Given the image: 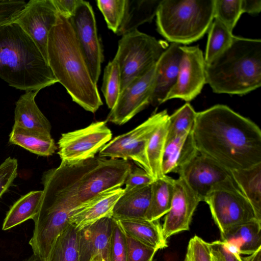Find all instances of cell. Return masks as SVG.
Segmentation results:
<instances>
[{"label":"cell","mask_w":261,"mask_h":261,"mask_svg":"<svg viewBox=\"0 0 261 261\" xmlns=\"http://www.w3.org/2000/svg\"><path fill=\"white\" fill-rule=\"evenodd\" d=\"M242 0H215L214 19L232 32L242 14Z\"/></svg>","instance_id":"cell-36"},{"label":"cell","mask_w":261,"mask_h":261,"mask_svg":"<svg viewBox=\"0 0 261 261\" xmlns=\"http://www.w3.org/2000/svg\"><path fill=\"white\" fill-rule=\"evenodd\" d=\"M230 172L234 182L253 207L257 219L261 221V163Z\"/></svg>","instance_id":"cell-24"},{"label":"cell","mask_w":261,"mask_h":261,"mask_svg":"<svg viewBox=\"0 0 261 261\" xmlns=\"http://www.w3.org/2000/svg\"><path fill=\"white\" fill-rule=\"evenodd\" d=\"M181 45L171 43L155 64L150 99V104L153 106L165 102L167 95L176 82L182 57Z\"/></svg>","instance_id":"cell-18"},{"label":"cell","mask_w":261,"mask_h":261,"mask_svg":"<svg viewBox=\"0 0 261 261\" xmlns=\"http://www.w3.org/2000/svg\"><path fill=\"white\" fill-rule=\"evenodd\" d=\"M113 223L106 217L78 231L79 261H109Z\"/></svg>","instance_id":"cell-17"},{"label":"cell","mask_w":261,"mask_h":261,"mask_svg":"<svg viewBox=\"0 0 261 261\" xmlns=\"http://www.w3.org/2000/svg\"><path fill=\"white\" fill-rule=\"evenodd\" d=\"M197 112L188 102L169 115L166 142L192 132Z\"/></svg>","instance_id":"cell-33"},{"label":"cell","mask_w":261,"mask_h":261,"mask_svg":"<svg viewBox=\"0 0 261 261\" xmlns=\"http://www.w3.org/2000/svg\"><path fill=\"white\" fill-rule=\"evenodd\" d=\"M155 179L143 169L132 167L124 181V190L151 185Z\"/></svg>","instance_id":"cell-42"},{"label":"cell","mask_w":261,"mask_h":261,"mask_svg":"<svg viewBox=\"0 0 261 261\" xmlns=\"http://www.w3.org/2000/svg\"><path fill=\"white\" fill-rule=\"evenodd\" d=\"M47 54L54 76L72 100L95 113L103 105L97 84L92 79L70 18L59 13L48 35Z\"/></svg>","instance_id":"cell-3"},{"label":"cell","mask_w":261,"mask_h":261,"mask_svg":"<svg viewBox=\"0 0 261 261\" xmlns=\"http://www.w3.org/2000/svg\"><path fill=\"white\" fill-rule=\"evenodd\" d=\"M194 193L203 201L220 183L232 178L230 171L198 153L178 174Z\"/></svg>","instance_id":"cell-15"},{"label":"cell","mask_w":261,"mask_h":261,"mask_svg":"<svg viewBox=\"0 0 261 261\" xmlns=\"http://www.w3.org/2000/svg\"><path fill=\"white\" fill-rule=\"evenodd\" d=\"M132 165L128 160L95 156L75 163L62 161L45 171L41 206L70 215L75 208L105 191L121 187Z\"/></svg>","instance_id":"cell-2"},{"label":"cell","mask_w":261,"mask_h":261,"mask_svg":"<svg viewBox=\"0 0 261 261\" xmlns=\"http://www.w3.org/2000/svg\"><path fill=\"white\" fill-rule=\"evenodd\" d=\"M70 19L92 79L97 84L103 55L97 34L95 15L90 4L85 1L79 0L75 13Z\"/></svg>","instance_id":"cell-11"},{"label":"cell","mask_w":261,"mask_h":261,"mask_svg":"<svg viewBox=\"0 0 261 261\" xmlns=\"http://www.w3.org/2000/svg\"><path fill=\"white\" fill-rule=\"evenodd\" d=\"M38 91H26L15 103L14 126L29 130L50 134L51 126L35 102Z\"/></svg>","instance_id":"cell-20"},{"label":"cell","mask_w":261,"mask_h":261,"mask_svg":"<svg viewBox=\"0 0 261 261\" xmlns=\"http://www.w3.org/2000/svg\"><path fill=\"white\" fill-rule=\"evenodd\" d=\"M93 261H98V260H93Z\"/></svg>","instance_id":"cell-49"},{"label":"cell","mask_w":261,"mask_h":261,"mask_svg":"<svg viewBox=\"0 0 261 261\" xmlns=\"http://www.w3.org/2000/svg\"><path fill=\"white\" fill-rule=\"evenodd\" d=\"M211 261H225L221 253L217 241L210 243Z\"/></svg>","instance_id":"cell-46"},{"label":"cell","mask_w":261,"mask_h":261,"mask_svg":"<svg viewBox=\"0 0 261 261\" xmlns=\"http://www.w3.org/2000/svg\"><path fill=\"white\" fill-rule=\"evenodd\" d=\"M109 261H127L125 233L113 218L109 251Z\"/></svg>","instance_id":"cell-37"},{"label":"cell","mask_w":261,"mask_h":261,"mask_svg":"<svg viewBox=\"0 0 261 261\" xmlns=\"http://www.w3.org/2000/svg\"><path fill=\"white\" fill-rule=\"evenodd\" d=\"M184 261H211L210 243L195 235L189 240Z\"/></svg>","instance_id":"cell-39"},{"label":"cell","mask_w":261,"mask_h":261,"mask_svg":"<svg viewBox=\"0 0 261 261\" xmlns=\"http://www.w3.org/2000/svg\"><path fill=\"white\" fill-rule=\"evenodd\" d=\"M155 66L143 75L130 82L121 92L106 121L123 125L150 104Z\"/></svg>","instance_id":"cell-13"},{"label":"cell","mask_w":261,"mask_h":261,"mask_svg":"<svg viewBox=\"0 0 261 261\" xmlns=\"http://www.w3.org/2000/svg\"><path fill=\"white\" fill-rule=\"evenodd\" d=\"M27 3L24 1L0 0V25L14 21Z\"/></svg>","instance_id":"cell-41"},{"label":"cell","mask_w":261,"mask_h":261,"mask_svg":"<svg viewBox=\"0 0 261 261\" xmlns=\"http://www.w3.org/2000/svg\"><path fill=\"white\" fill-rule=\"evenodd\" d=\"M215 0H161L157 30L167 41L188 44L201 38L214 19Z\"/></svg>","instance_id":"cell-6"},{"label":"cell","mask_w":261,"mask_h":261,"mask_svg":"<svg viewBox=\"0 0 261 261\" xmlns=\"http://www.w3.org/2000/svg\"><path fill=\"white\" fill-rule=\"evenodd\" d=\"M123 231L134 239L158 250L168 246L160 220L116 219Z\"/></svg>","instance_id":"cell-23"},{"label":"cell","mask_w":261,"mask_h":261,"mask_svg":"<svg viewBox=\"0 0 261 261\" xmlns=\"http://www.w3.org/2000/svg\"><path fill=\"white\" fill-rule=\"evenodd\" d=\"M58 16L52 0H31L14 21L33 40L47 62L48 35Z\"/></svg>","instance_id":"cell-14"},{"label":"cell","mask_w":261,"mask_h":261,"mask_svg":"<svg viewBox=\"0 0 261 261\" xmlns=\"http://www.w3.org/2000/svg\"><path fill=\"white\" fill-rule=\"evenodd\" d=\"M24 261H42L39 257L34 255V254L30 257L26 259Z\"/></svg>","instance_id":"cell-48"},{"label":"cell","mask_w":261,"mask_h":261,"mask_svg":"<svg viewBox=\"0 0 261 261\" xmlns=\"http://www.w3.org/2000/svg\"><path fill=\"white\" fill-rule=\"evenodd\" d=\"M217 243L225 261H243L241 255L236 256L228 251L223 246L221 241L218 240Z\"/></svg>","instance_id":"cell-45"},{"label":"cell","mask_w":261,"mask_h":261,"mask_svg":"<svg viewBox=\"0 0 261 261\" xmlns=\"http://www.w3.org/2000/svg\"><path fill=\"white\" fill-rule=\"evenodd\" d=\"M124 192L117 187L101 192L74 210L69 223L77 231L106 217H112L114 205Z\"/></svg>","instance_id":"cell-19"},{"label":"cell","mask_w":261,"mask_h":261,"mask_svg":"<svg viewBox=\"0 0 261 261\" xmlns=\"http://www.w3.org/2000/svg\"><path fill=\"white\" fill-rule=\"evenodd\" d=\"M9 142L42 156L53 155L58 148L51 135L29 130L14 125L9 135Z\"/></svg>","instance_id":"cell-25"},{"label":"cell","mask_w":261,"mask_h":261,"mask_svg":"<svg viewBox=\"0 0 261 261\" xmlns=\"http://www.w3.org/2000/svg\"><path fill=\"white\" fill-rule=\"evenodd\" d=\"M127 0L97 1V5L102 14L108 28L117 33L123 22Z\"/></svg>","instance_id":"cell-35"},{"label":"cell","mask_w":261,"mask_h":261,"mask_svg":"<svg viewBox=\"0 0 261 261\" xmlns=\"http://www.w3.org/2000/svg\"><path fill=\"white\" fill-rule=\"evenodd\" d=\"M42 192V190L32 191L18 199L7 212L3 230L10 229L29 219L33 220L38 212Z\"/></svg>","instance_id":"cell-28"},{"label":"cell","mask_w":261,"mask_h":261,"mask_svg":"<svg viewBox=\"0 0 261 261\" xmlns=\"http://www.w3.org/2000/svg\"><path fill=\"white\" fill-rule=\"evenodd\" d=\"M151 191V185L124 190L114 206L112 217L115 219H145Z\"/></svg>","instance_id":"cell-22"},{"label":"cell","mask_w":261,"mask_h":261,"mask_svg":"<svg viewBox=\"0 0 261 261\" xmlns=\"http://www.w3.org/2000/svg\"><path fill=\"white\" fill-rule=\"evenodd\" d=\"M168 117L156 127L150 136L146 147V158L151 175L155 179L164 176L162 170L163 152L166 143Z\"/></svg>","instance_id":"cell-30"},{"label":"cell","mask_w":261,"mask_h":261,"mask_svg":"<svg viewBox=\"0 0 261 261\" xmlns=\"http://www.w3.org/2000/svg\"><path fill=\"white\" fill-rule=\"evenodd\" d=\"M180 48L182 57L177 79L165 101L173 98L190 101L200 93L206 84V63L201 49L198 45H181Z\"/></svg>","instance_id":"cell-12"},{"label":"cell","mask_w":261,"mask_h":261,"mask_svg":"<svg viewBox=\"0 0 261 261\" xmlns=\"http://www.w3.org/2000/svg\"><path fill=\"white\" fill-rule=\"evenodd\" d=\"M198 153L192 132L166 142L162 162L163 174L171 172L179 174Z\"/></svg>","instance_id":"cell-21"},{"label":"cell","mask_w":261,"mask_h":261,"mask_svg":"<svg viewBox=\"0 0 261 261\" xmlns=\"http://www.w3.org/2000/svg\"><path fill=\"white\" fill-rule=\"evenodd\" d=\"M101 90L108 108L112 109L121 93L120 72L115 58L110 61L105 68Z\"/></svg>","instance_id":"cell-34"},{"label":"cell","mask_w":261,"mask_h":261,"mask_svg":"<svg viewBox=\"0 0 261 261\" xmlns=\"http://www.w3.org/2000/svg\"><path fill=\"white\" fill-rule=\"evenodd\" d=\"M203 201L209 206L221 238L238 226L257 220L253 207L233 178L215 187Z\"/></svg>","instance_id":"cell-8"},{"label":"cell","mask_w":261,"mask_h":261,"mask_svg":"<svg viewBox=\"0 0 261 261\" xmlns=\"http://www.w3.org/2000/svg\"><path fill=\"white\" fill-rule=\"evenodd\" d=\"M200 202V198L182 178L179 177L175 179L171 207L162 225L165 239L189 230L193 215Z\"/></svg>","instance_id":"cell-16"},{"label":"cell","mask_w":261,"mask_h":261,"mask_svg":"<svg viewBox=\"0 0 261 261\" xmlns=\"http://www.w3.org/2000/svg\"><path fill=\"white\" fill-rule=\"evenodd\" d=\"M168 116L166 110L153 114L133 129L111 139L99 151V156L131 160L151 175L146 154L147 145L153 132Z\"/></svg>","instance_id":"cell-9"},{"label":"cell","mask_w":261,"mask_h":261,"mask_svg":"<svg viewBox=\"0 0 261 261\" xmlns=\"http://www.w3.org/2000/svg\"><path fill=\"white\" fill-rule=\"evenodd\" d=\"M198 152L229 171L261 163V130L224 105L197 112L192 130Z\"/></svg>","instance_id":"cell-1"},{"label":"cell","mask_w":261,"mask_h":261,"mask_svg":"<svg viewBox=\"0 0 261 261\" xmlns=\"http://www.w3.org/2000/svg\"><path fill=\"white\" fill-rule=\"evenodd\" d=\"M0 78L25 92L58 83L37 46L14 21L0 25Z\"/></svg>","instance_id":"cell-4"},{"label":"cell","mask_w":261,"mask_h":261,"mask_svg":"<svg viewBox=\"0 0 261 261\" xmlns=\"http://www.w3.org/2000/svg\"><path fill=\"white\" fill-rule=\"evenodd\" d=\"M18 162L8 157L0 165V198L12 186L17 175Z\"/></svg>","instance_id":"cell-40"},{"label":"cell","mask_w":261,"mask_h":261,"mask_svg":"<svg viewBox=\"0 0 261 261\" xmlns=\"http://www.w3.org/2000/svg\"><path fill=\"white\" fill-rule=\"evenodd\" d=\"M125 235L127 261H153L158 249L134 239L125 233Z\"/></svg>","instance_id":"cell-38"},{"label":"cell","mask_w":261,"mask_h":261,"mask_svg":"<svg viewBox=\"0 0 261 261\" xmlns=\"http://www.w3.org/2000/svg\"><path fill=\"white\" fill-rule=\"evenodd\" d=\"M161 0H127L123 22L117 35H123L137 30L146 22H151L155 16Z\"/></svg>","instance_id":"cell-27"},{"label":"cell","mask_w":261,"mask_h":261,"mask_svg":"<svg viewBox=\"0 0 261 261\" xmlns=\"http://www.w3.org/2000/svg\"><path fill=\"white\" fill-rule=\"evenodd\" d=\"M242 12L250 14H257L261 10V1L242 0Z\"/></svg>","instance_id":"cell-44"},{"label":"cell","mask_w":261,"mask_h":261,"mask_svg":"<svg viewBox=\"0 0 261 261\" xmlns=\"http://www.w3.org/2000/svg\"><path fill=\"white\" fill-rule=\"evenodd\" d=\"M58 12L66 18L74 15L79 0H52Z\"/></svg>","instance_id":"cell-43"},{"label":"cell","mask_w":261,"mask_h":261,"mask_svg":"<svg viewBox=\"0 0 261 261\" xmlns=\"http://www.w3.org/2000/svg\"><path fill=\"white\" fill-rule=\"evenodd\" d=\"M175 179L164 175L151 184V198L145 219L160 220L169 211L173 196Z\"/></svg>","instance_id":"cell-26"},{"label":"cell","mask_w":261,"mask_h":261,"mask_svg":"<svg viewBox=\"0 0 261 261\" xmlns=\"http://www.w3.org/2000/svg\"><path fill=\"white\" fill-rule=\"evenodd\" d=\"M261 221L254 220L236 227L221 241H233L239 246L241 254L250 255L261 248Z\"/></svg>","instance_id":"cell-29"},{"label":"cell","mask_w":261,"mask_h":261,"mask_svg":"<svg viewBox=\"0 0 261 261\" xmlns=\"http://www.w3.org/2000/svg\"><path fill=\"white\" fill-rule=\"evenodd\" d=\"M168 43L137 29L122 35L114 58L121 76V92L133 80L145 74L156 64Z\"/></svg>","instance_id":"cell-7"},{"label":"cell","mask_w":261,"mask_h":261,"mask_svg":"<svg viewBox=\"0 0 261 261\" xmlns=\"http://www.w3.org/2000/svg\"><path fill=\"white\" fill-rule=\"evenodd\" d=\"M206 84L218 94L243 95L261 86V40L234 36L230 45L205 65Z\"/></svg>","instance_id":"cell-5"},{"label":"cell","mask_w":261,"mask_h":261,"mask_svg":"<svg viewBox=\"0 0 261 261\" xmlns=\"http://www.w3.org/2000/svg\"><path fill=\"white\" fill-rule=\"evenodd\" d=\"M47 261H79L78 231L69 224L56 239Z\"/></svg>","instance_id":"cell-31"},{"label":"cell","mask_w":261,"mask_h":261,"mask_svg":"<svg viewBox=\"0 0 261 261\" xmlns=\"http://www.w3.org/2000/svg\"><path fill=\"white\" fill-rule=\"evenodd\" d=\"M204 56L206 64H208L226 49L231 44L234 35L219 20L214 19L209 28Z\"/></svg>","instance_id":"cell-32"},{"label":"cell","mask_w":261,"mask_h":261,"mask_svg":"<svg viewBox=\"0 0 261 261\" xmlns=\"http://www.w3.org/2000/svg\"><path fill=\"white\" fill-rule=\"evenodd\" d=\"M261 248L258 249L255 252L242 257L243 261H261Z\"/></svg>","instance_id":"cell-47"},{"label":"cell","mask_w":261,"mask_h":261,"mask_svg":"<svg viewBox=\"0 0 261 261\" xmlns=\"http://www.w3.org/2000/svg\"><path fill=\"white\" fill-rule=\"evenodd\" d=\"M112 138L106 121H97L88 126L63 133L58 142L62 161L75 163L95 156Z\"/></svg>","instance_id":"cell-10"}]
</instances>
